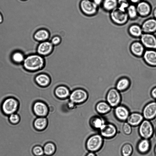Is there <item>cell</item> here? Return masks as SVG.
<instances>
[{
    "label": "cell",
    "mask_w": 156,
    "mask_h": 156,
    "mask_svg": "<svg viewBox=\"0 0 156 156\" xmlns=\"http://www.w3.org/2000/svg\"><path fill=\"white\" fill-rule=\"evenodd\" d=\"M45 64L44 57L35 53L26 56L22 65L26 70L34 72L42 69Z\"/></svg>",
    "instance_id": "6da1fadb"
},
{
    "label": "cell",
    "mask_w": 156,
    "mask_h": 156,
    "mask_svg": "<svg viewBox=\"0 0 156 156\" xmlns=\"http://www.w3.org/2000/svg\"><path fill=\"white\" fill-rule=\"evenodd\" d=\"M20 106L19 101L16 98L9 96L5 98L1 105V109L5 115H10L16 112Z\"/></svg>",
    "instance_id": "7a4b0ae2"
},
{
    "label": "cell",
    "mask_w": 156,
    "mask_h": 156,
    "mask_svg": "<svg viewBox=\"0 0 156 156\" xmlns=\"http://www.w3.org/2000/svg\"><path fill=\"white\" fill-rule=\"evenodd\" d=\"M79 7L81 13L87 17H92L98 12L99 7L95 4L92 0H80Z\"/></svg>",
    "instance_id": "3957f363"
},
{
    "label": "cell",
    "mask_w": 156,
    "mask_h": 156,
    "mask_svg": "<svg viewBox=\"0 0 156 156\" xmlns=\"http://www.w3.org/2000/svg\"><path fill=\"white\" fill-rule=\"evenodd\" d=\"M104 138L99 133H96L90 136L87 139L86 146L89 152L97 153L103 146Z\"/></svg>",
    "instance_id": "277c9868"
},
{
    "label": "cell",
    "mask_w": 156,
    "mask_h": 156,
    "mask_svg": "<svg viewBox=\"0 0 156 156\" xmlns=\"http://www.w3.org/2000/svg\"><path fill=\"white\" fill-rule=\"evenodd\" d=\"M109 13L110 20L116 25L123 26L129 20L126 12L122 10L118 7Z\"/></svg>",
    "instance_id": "5b68a950"
},
{
    "label": "cell",
    "mask_w": 156,
    "mask_h": 156,
    "mask_svg": "<svg viewBox=\"0 0 156 156\" xmlns=\"http://www.w3.org/2000/svg\"><path fill=\"white\" fill-rule=\"evenodd\" d=\"M154 132L153 126L150 120L144 119L139 126L138 133L142 138L150 140Z\"/></svg>",
    "instance_id": "8992f818"
},
{
    "label": "cell",
    "mask_w": 156,
    "mask_h": 156,
    "mask_svg": "<svg viewBox=\"0 0 156 156\" xmlns=\"http://www.w3.org/2000/svg\"><path fill=\"white\" fill-rule=\"evenodd\" d=\"M121 92L115 87L108 89L106 95V101L112 107L114 108L120 105L122 101Z\"/></svg>",
    "instance_id": "52a82bcc"
},
{
    "label": "cell",
    "mask_w": 156,
    "mask_h": 156,
    "mask_svg": "<svg viewBox=\"0 0 156 156\" xmlns=\"http://www.w3.org/2000/svg\"><path fill=\"white\" fill-rule=\"evenodd\" d=\"M88 97V93L85 90L78 88L71 92L69 98L70 101L77 105L85 102L87 99Z\"/></svg>",
    "instance_id": "ba28073f"
},
{
    "label": "cell",
    "mask_w": 156,
    "mask_h": 156,
    "mask_svg": "<svg viewBox=\"0 0 156 156\" xmlns=\"http://www.w3.org/2000/svg\"><path fill=\"white\" fill-rule=\"evenodd\" d=\"M98 132L104 139H111L116 136L117 129L115 125L107 122Z\"/></svg>",
    "instance_id": "9c48e42d"
},
{
    "label": "cell",
    "mask_w": 156,
    "mask_h": 156,
    "mask_svg": "<svg viewBox=\"0 0 156 156\" xmlns=\"http://www.w3.org/2000/svg\"><path fill=\"white\" fill-rule=\"evenodd\" d=\"M139 39L146 49L156 50V36L154 34L143 33Z\"/></svg>",
    "instance_id": "30bf717a"
},
{
    "label": "cell",
    "mask_w": 156,
    "mask_h": 156,
    "mask_svg": "<svg viewBox=\"0 0 156 156\" xmlns=\"http://www.w3.org/2000/svg\"><path fill=\"white\" fill-rule=\"evenodd\" d=\"M139 16L142 18L148 17L152 13V8L148 2L143 0L136 5Z\"/></svg>",
    "instance_id": "8fae6325"
},
{
    "label": "cell",
    "mask_w": 156,
    "mask_h": 156,
    "mask_svg": "<svg viewBox=\"0 0 156 156\" xmlns=\"http://www.w3.org/2000/svg\"><path fill=\"white\" fill-rule=\"evenodd\" d=\"M32 109L34 114L38 117H46L49 112L48 105L41 101H35L33 105Z\"/></svg>",
    "instance_id": "7c38bea8"
},
{
    "label": "cell",
    "mask_w": 156,
    "mask_h": 156,
    "mask_svg": "<svg viewBox=\"0 0 156 156\" xmlns=\"http://www.w3.org/2000/svg\"><path fill=\"white\" fill-rule=\"evenodd\" d=\"M142 114L144 119L150 121L154 119L156 116V101L147 104L143 108Z\"/></svg>",
    "instance_id": "4fadbf2b"
},
{
    "label": "cell",
    "mask_w": 156,
    "mask_h": 156,
    "mask_svg": "<svg viewBox=\"0 0 156 156\" xmlns=\"http://www.w3.org/2000/svg\"><path fill=\"white\" fill-rule=\"evenodd\" d=\"M130 114L129 108L125 105L120 104L114 108V116L120 122L126 121Z\"/></svg>",
    "instance_id": "5bb4252c"
},
{
    "label": "cell",
    "mask_w": 156,
    "mask_h": 156,
    "mask_svg": "<svg viewBox=\"0 0 156 156\" xmlns=\"http://www.w3.org/2000/svg\"><path fill=\"white\" fill-rule=\"evenodd\" d=\"M129 49L131 54L138 58H142L146 50L140 40L132 41L130 45Z\"/></svg>",
    "instance_id": "9a60e30c"
},
{
    "label": "cell",
    "mask_w": 156,
    "mask_h": 156,
    "mask_svg": "<svg viewBox=\"0 0 156 156\" xmlns=\"http://www.w3.org/2000/svg\"><path fill=\"white\" fill-rule=\"evenodd\" d=\"M54 46L48 40L40 42L37 48V53L43 57L48 56L52 52Z\"/></svg>",
    "instance_id": "2e32d148"
},
{
    "label": "cell",
    "mask_w": 156,
    "mask_h": 156,
    "mask_svg": "<svg viewBox=\"0 0 156 156\" xmlns=\"http://www.w3.org/2000/svg\"><path fill=\"white\" fill-rule=\"evenodd\" d=\"M142 58L148 66L156 67V50L146 49Z\"/></svg>",
    "instance_id": "e0dca14e"
},
{
    "label": "cell",
    "mask_w": 156,
    "mask_h": 156,
    "mask_svg": "<svg viewBox=\"0 0 156 156\" xmlns=\"http://www.w3.org/2000/svg\"><path fill=\"white\" fill-rule=\"evenodd\" d=\"M141 26L143 33L154 34L156 32V20L153 17L145 20Z\"/></svg>",
    "instance_id": "ac0fdd59"
},
{
    "label": "cell",
    "mask_w": 156,
    "mask_h": 156,
    "mask_svg": "<svg viewBox=\"0 0 156 156\" xmlns=\"http://www.w3.org/2000/svg\"><path fill=\"white\" fill-rule=\"evenodd\" d=\"M131 85V81L128 77L123 76L116 81L115 87L121 93L127 90Z\"/></svg>",
    "instance_id": "d6986e66"
},
{
    "label": "cell",
    "mask_w": 156,
    "mask_h": 156,
    "mask_svg": "<svg viewBox=\"0 0 156 156\" xmlns=\"http://www.w3.org/2000/svg\"><path fill=\"white\" fill-rule=\"evenodd\" d=\"M51 34L48 29L42 28L37 30L33 35V37L36 41L41 42L49 41Z\"/></svg>",
    "instance_id": "ffe728a7"
},
{
    "label": "cell",
    "mask_w": 156,
    "mask_h": 156,
    "mask_svg": "<svg viewBox=\"0 0 156 156\" xmlns=\"http://www.w3.org/2000/svg\"><path fill=\"white\" fill-rule=\"evenodd\" d=\"M151 147V142L149 139L142 138L137 143L136 148L139 153L144 155L149 152Z\"/></svg>",
    "instance_id": "44dd1931"
},
{
    "label": "cell",
    "mask_w": 156,
    "mask_h": 156,
    "mask_svg": "<svg viewBox=\"0 0 156 156\" xmlns=\"http://www.w3.org/2000/svg\"><path fill=\"white\" fill-rule=\"evenodd\" d=\"M107 122L103 117L98 115H95L90 119V124L92 128L95 131H99Z\"/></svg>",
    "instance_id": "7402d4cb"
},
{
    "label": "cell",
    "mask_w": 156,
    "mask_h": 156,
    "mask_svg": "<svg viewBox=\"0 0 156 156\" xmlns=\"http://www.w3.org/2000/svg\"><path fill=\"white\" fill-rule=\"evenodd\" d=\"M144 119L142 113L138 112L130 113L126 122L132 127L139 126Z\"/></svg>",
    "instance_id": "603a6c76"
},
{
    "label": "cell",
    "mask_w": 156,
    "mask_h": 156,
    "mask_svg": "<svg viewBox=\"0 0 156 156\" xmlns=\"http://www.w3.org/2000/svg\"><path fill=\"white\" fill-rule=\"evenodd\" d=\"M127 32L131 37L135 39H139L143 33L141 25L136 23L129 25Z\"/></svg>",
    "instance_id": "cb8c5ba5"
},
{
    "label": "cell",
    "mask_w": 156,
    "mask_h": 156,
    "mask_svg": "<svg viewBox=\"0 0 156 156\" xmlns=\"http://www.w3.org/2000/svg\"><path fill=\"white\" fill-rule=\"evenodd\" d=\"M112 108L106 101H98L95 106L97 113L101 115L109 113L111 111Z\"/></svg>",
    "instance_id": "d4e9b609"
},
{
    "label": "cell",
    "mask_w": 156,
    "mask_h": 156,
    "mask_svg": "<svg viewBox=\"0 0 156 156\" xmlns=\"http://www.w3.org/2000/svg\"><path fill=\"white\" fill-rule=\"evenodd\" d=\"M36 83L41 87H46L49 85L51 82V78L48 74L42 73L37 75L34 78Z\"/></svg>",
    "instance_id": "484cf974"
},
{
    "label": "cell",
    "mask_w": 156,
    "mask_h": 156,
    "mask_svg": "<svg viewBox=\"0 0 156 156\" xmlns=\"http://www.w3.org/2000/svg\"><path fill=\"white\" fill-rule=\"evenodd\" d=\"M71 91L67 86L60 85L55 89L54 93L56 96L60 99H65L69 98Z\"/></svg>",
    "instance_id": "4316f807"
},
{
    "label": "cell",
    "mask_w": 156,
    "mask_h": 156,
    "mask_svg": "<svg viewBox=\"0 0 156 156\" xmlns=\"http://www.w3.org/2000/svg\"><path fill=\"white\" fill-rule=\"evenodd\" d=\"M118 0H103L100 6L105 12L110 13L117 8Z\"/></svg>",
    "instance_id": "83f0119b"
},
{
    "label": "cell",
    "mask_w": 156,
    "mask_h": 156,
    "mask_svg": "<svg viewBox=\"0 0 156 156\" xmlns=\"http://www.w3.org/2000/svg\"><path fill=\"white\" fill-rule=\"evenodd\" d=\"M26 56V54L23 51L16 50L12 53L11 59L12 61L16 64H22Z\"/></svg>",
    "instance_id": "f1b7e54d"
},
{
    "label": "cell",
    "mask_w": 156,
    "mask_h": 156,
    "mask_svg": "<svg viewBox=\"0 0 156 156\" xmlns=\"http://www.w3.org/2000/svg\"><path fill=\"white\" fill-rule=\"evenodd\" d=\"M48 123V121L46 117H37L34 120L33 126L36 130L42 131L46 128Z\"/></svg>",
    "instance_id": "f546056e"
},
{
    "label": "cell",
    "mask_w": 156,
    "mask_h": 156,
    "mask_svg": "<svg viewBox=\"0 0 156 156\" xmlns=\"http://www.w3.org/2000/svg\"><path fill=\"white\" fill-rule=\"evenodd\" d=\"M126 12L129 20H134L139 17L135 4L130 3L126 9Z\"/></svg>",
    "instance_id": "4dcf8cb0"
},
{
    "label": "cell",
    "mask_w": 156,
    "mask_h": 156,
    "mask_svg": "<svg viewBox=\"0 0 156 156\" xmlns=\"http://www.w3.org/2000/svg\"><path fill=\"white\" fill-rule=\"evenodd\" d=\"M43 148L44 154L47 156H51L53 154L56 149L55 145L51 142L47 143L44 145Z\"/></svg>",
    "instance_id": "1f68e13d"
},
{
    "label": "cell",
    "mask_w": 156,
    "mask_h": 156,
    "mask_svg": "<svg viewBox=\"0 0 156 156\" xmlns=\"http://www.w3.org/2000/svg\"><path fill=\"white\" fill-rule=\"evenodd\" d=\"M133 147L131 144L126 143L122 146L121 150L122 156H131L133 152Z\"/></svg>",
    "instance_id": "d6a6232c"
},
{
    "label": "cell",
    "mask_w": 156,
    "mask_h": 156,
    "mask_svg": "<svg viewBox=\"0 0 156 156\" xmlns=\"http://www.w3.org/2000/svg\"><path fill=\"white\" fill-rule=\"evenodd\" d=\"M132 127L126 121L124 122L122 127L123 133L126 135H130L132 132Z\"/></svg>",
    "instance_id": "836d02e7"
},
{
    "label": "cell",
    "mask_w": 156,
    "mask_h": 156,
    "mask_svg": "<svg viewBox=\"0 0 156 156\" xmlns=\"http://www.w3.org/2000/svg\"><path fill=\"white\" fill-rule=\"evenodd\" d=\"M9 120L11 124L16 125L20 122V118L19 115L15 113L9 116Z\"/></svg>",
    "instance_id": "e575fe53"
},
{
    "label": "cell",
    "mask_w": 156,
    "mask_h": 156,
    "mask_svg": "<svg viewBox=\"0 0 156 156\" xmlns=\"http://www.w3.org/2000/svg\"><path fill=\"white\" fill-rule=\"evenodd\" d=\"M32 153L35 156H42L44 155L43 147L39 145H36L33 147Z\"/></svg>",
    "instance_id": "d590c367"
},
{
    "label": "cell",
    "mask_w": 156,
    "mask_h": 156,
    "mask_svg": "<svg viewBox=\"0 0 156 156\" xmlns=\"http://www.w3.org/2000/svg\"><path fill=\"white\" fill-rule=\"evenodd\" d=\"M118 8L120 9L126 11V9L130 3L128 0H118Z\"/></svg>",
    "instance_id": "8d00e7d4"
},
{
    "label": "cell",
    "mask_w": 156,
    "mask_h": 156,
    "mask_svg": "<svg viewBox=\"0 0 156 156\" xmlns=\"http://www.w3.org/2000/svg\"><path fill=\"white\" fill-rule=\"evenodd\" d=\"M50 41L54 46H56L61 43L62 39L59 35H55L53 36L50 39Z\"/></svg>",
    "instance_id": "74e56055"
},
{
    "label": "cell",
    "mask_w": 156,
    "mask_h": 156,
    "mask_svg": "<svg viewBox=\"0 0 156 156\" xmlns=\"http://www.w3.org/2000/svg\"><path fill=\"white\" fill-rule=\"evenodd\" d=\"M150 95L153 99L156 100V86L151 89L150 91Z\"/></svg>",
    "instance_id": "f35d334b"
},
{
    "label": "cell",
    "mask_w": 156,
    "mask_h": 156,
    "mask_svg": "<svg viewBox=\"0 0 156 156\" xmlns=\"http://www.w3.org/2000/svg\"><path fill=\"white\" fill-rule=\"evenodd\" d=\"M92 1L99 7H100L103 0H92Z\"/></svg>",
    "instance_id": "ab89813d"
},
{
    "label": "cell",
    "mask_w": 156,
    "mask_h": 156,
    "mask_svg": "<svg viewBox=\"0 0 156 156\" xmlns=\"http://www.w3.org/2000/svg\"><path fill=\"white\" fill-rule=\"evenodd\" d=\"M131 4H134L136 5L140 2L142 1L143 0H128Z\"/></svg>",
    "instance_id": "60d3db41"
},
{
    "label": "cell",
    "mask_w": 156,
    "mask_h": 156,
    "mask_svg": "<svg viewBox=\"0 0 156 156\" xmlns=\"http://www.w3.org/2000/svg\"><path fill=\"white\" fill-rule=\"evenodd\" d=\"M152 13L153 17L156 20V7H155L152 10Z\"/></svg>",
    "instance_id": "b9f144b4"
},
{
    "label": "cell",
    "mask_w": 156,
    "mask_h": 156,
    "mask_svg": "<svg viewBox=\"0 0 156 156\" xmlns=\"http://www.w3.org/2000/svg\"><path fill=\"white\" fill-rule=\"evenodd\" d=\"M4 20V17L2 13L0 11V24L2 23Z\"/></svg>",
    "instance_id": "7bdbcfd3"
},
{
    "label": "cell",
    "mask_w": 156,
    "mask_h": 156,
    "mask_svg": "<svg viewBox=\"0 0 156 156\" xmlns=\"http://www.w3.org/2000/svg\"><path fill=\"white\" fill-rule=\"evenodd\" d=\"M86 156H97V155L95 153L89 152L86 155Z\"/></svg>",
    "instance_id": "ee69618b"
},
{
    "label": "cell",
    "mask_w": 156,
    "mask_h": 156,
    "mask_svg": "<svg viewBox=\"0 0 156 156\" xmlns=\"http://www.w3.org/2000/svg\"><path fill=\"white\" fill-rule=\"evenodd\" d=\"M154 153L155 156H156V144L155 145L154 149Z\"/></svg>",
    "instance_id": "f6af8a7d"
},
{
    "label": "cell",
    "mask_w": 156,
    "mask_h": 156,
    "mask_svg": "<svg viewBox=\"0 0 156 156\" xmlns=\"http://www.w3.org/2000/svg\"><path fill=\"white\" fill-rule=\"evenodd\" d=\"M21 1H23V2H26L28 0H20Z\"/></svg>",
    "instance_id": "bcb514c9"
},
{
    "label": "cell",
    "mask_w": 156,
    "mask_h": 156,
    "mask_svg": "<svg viewBox=\"0 0 156 156\" xmlns=\"http://www.w3.org/2000/svg\"><path fill=\"white\" fill-rule=\"evenodd\" d=\"M154 132L155 133V135H156V129H155V130L154 131Z\"/></svg>",
    "instance_id": "7dc6e473"
},
{
    "label": "cell",
    "mask_w": 156,
    "mask_h": 156,
    "mask_svg": "<svg viewBox=\"0 0 156 156\" xmlns=\"http://www.w3.org/2000/svg\"><path fill=\"white\" fill-rule=\"evenodd\" d=\"M155 120V121L156 122V117L154 119Z\"/></svg>",
    "instance_id": "c3c4849f"
}]
</instances>
